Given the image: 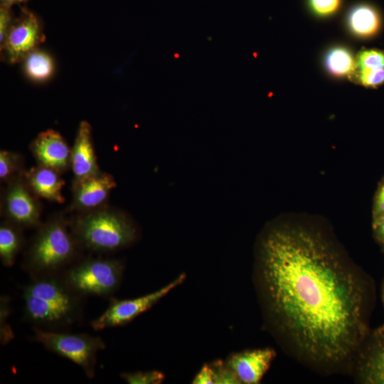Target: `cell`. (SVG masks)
Instances as JSON below:
<instances>
[{"mask_svg": "<svg viewBox=\"0 0 384 384\" xmlns=\"http://www.w3.org/2000/svg\"><path fill=\"white\" fill-rule=\"evenodd\" d=\"M253 270L265 325L282 348L318 371L352 367L369 335L368 285L328 224L301 214L269 221Z\"/></svg>", "mask_w": 384, "mask_h": 384, "instance_id": "1", "label": "cell"}, {"mask_svg": "<svg viewBox=\"0 0 384 384\" xmlns=\"http://www.w3.org/2000/svg\"><path fill=\"white\" fill-rule=\"evenodd\" d=\"M23 298L25 318L36 327L63 329L81 317L82 296L61 274L33 278L25 287Z\"/></svg>", "mask_w": 384, "mask_h": 384, "instance_id": "2", "label": "cell"}, {"mask_svg": "<svg viewBox=\"0 0 384 384\" xmlns=\"http://www.w3.org/2000/svg\"><path fill=\"white\" fill-rule=\"evenodd\" d=\"M82 248L95 252H112L133 245L139 230L123 211L105 207L79 213L69 223Z\"/></svg>", "mask_w": 384, "mask_h": 384, "instance_id": "3", "label": "cell"}, {"mask_svg": "<svg viewBox=\"0 0 384 384\" xmlns=\"http://www.w3.org/2000/svg\"><path fill=\"white\" fill-rule=\"evenodd\" d=\"M38 228L26 255L25 269L33 278L63 272L82 249L70 223L58 215Z\"/></svg>", "mask_w": 384, "mask_h": 384, "instance_id": "4", "label": "cell"}, {"mask_svg": "<svg viewBox=\"0 0 384 384\" xmlns=\"http://www.w3.org/2000/svg\"><path fill=\"white\" fill-rule=\"evenodd\" d=\"M124 270L120 260L90 257L76 261L61 276L81 296L106 297L119 288Z\"/></svg>", "mask_w": 384, "mask_h": 384, "instance_id": "5", "label": "cell"}, {"mask_svg": "<svg viewBox=\"0 0 384 384\" xmlns=\"http://www.w3.org/2000/svg\"><path fill=\"white\" fill-rule=\"evenodd\" d=\"M34 339L46 349L79 366L89 378L95 375L97 355L105 348L97 336L85 334H68L33 328Z\"/></svg>", "mask_w": 384, "mask_h": 384, "instance_id": "6", "label": "cell"}, {"mask_svg": "<svg viewBox=\"0 0 384 384\" xmlns=\"http://www.w3.org/2000/svg\"><path fill=\"white\" fill-rule=\"evenodd\" d=\"M186 279L183 272L166 286L149 294L129 299H113L108 308L91 322L96 330L124 326L137 316L151 309L172 289L181 284Z\"/></svg>", "mask_w": 384, "mask_h": 384, "instance_id": "7", "label": "cell"}, {"mask_svg": "<svg viewBox=\"0 0 384 384\" xmlns=\"http://www.w3.org/2000/svg\"><path fill=\"white\" fill-rule=\"evenodd\" d=\"M41 211L37 196L28 187L23 174L9 181L3 198V212L8 221L21 228L39 226Z\"/></svg>", "mask_w": 384, "mask_h": 384, "instance_id": "8", "label": "cell"}, {"mask_svg": "<svg viewBox=\"0 0 384 384\" xmlns=\"http://www.w3.org/2000/svg\"><path fill=\"white\" fill-rule=\"evenodd\" d=\"M44 38L40 22L37 16L27 9H23L21 15L13 20L1 50L9 63L23 60L31 51L37 48Z\"/></svg>", "mask_w": 384, "mask_h": 384, "instance_id": "9", "label": "cell"}, {"mask_svg": "<svg viewBox=\"0 0 384 384\" xmlns=\"http://www.w3.org/2000/svg\"><path fill=\"white\" fill-rule=\"evenodd\" d=\"M117 183L113 176L105 172L74 179L73 181V201L70 211L83 213L104 206Z\"/></svg>", "mask_w": 384, "mask_h": 384, "instance_id": "10", "label": "cell"}, {"mask_svg": "<svg viewBox=\"0 0 384 384\" xmlns=\"http://www.w3.org/2000/svg\"><path fill=\"white\" fill-rule=\"evenodd\" d=\"M276 357L271 348L247 349L230 353L226 363L234 370L242 383L257 384Z\"/></svg>", "mask_w": 384, "mask_h": 384, "instance_id": "11", "label": "cell"}, {"mask_svg": "<svg viewBox=\"0 0 384 384\" xmlns=\"http://www.w3.org/2000/svg\"><path fill=\"white\" fill-rule=\"evenodd\" d=\"M353 366L359 381L384 384V329L374 333L370 343L363 342Z\"/></svg>", "mask_w": 384, "mask_h": 384, "instance_id": "12", "label": "cell"}, {"mask_svg": "<svg viewBox=\"0 0 384 384\" xmlns=\"http://www.w3.org/2000/svg\"><path fill=\"white\" fill-rule=\"evenodd\" d=\"M30 149L38 164L59 172L66 171L70 166L71 149L55 130L47 129L39 133L31 143Z\"/></svg>", "mask_w": 384, "mask_h": 384, "instance_id": "13", "label": "cell"}, {"mask_svg": "<svg viewBox=\"0 0 384 384\" xmlns=\"http://www.w3.org/2000/svg\"><path fill=\"white\" fill-rule=\"evenodd\" d=\"M70 167L74 179L85 178L100 171L93 146L92 129L86 121H82L78 126L71 149Z\"/></svg>", "mask_w": 384, "mask_h": 384, "instance_id": "14", "label": "cell"}, {"mask_svg": "<svg viewBox=\"0 0 384 384\" xmlns=\"http://www.w3.org/2000/svg\"><path fill=\"white\" fill-rule=\"evenodd\" d=\"M353 82L366 87L376 88L384 84V50L363 49L355 58L348 75Z\"/></svg>", "mask_w": 384, "mask_h": 384, "instance_id": "15", "label": "cell"}, {"mask_svg": "<svg viewBox=\"0 0 384 384\" xmlns=\"http://www.w3.org/2000/svg\"><path fill=\"white\" fill-rule=\"evenodd\" d=\"M60 173L54 169L38 164L24 171L23 176L37 197L62 203L65 201L62 195L65 181Z\"/></svg>", "mask_w": 384, "mask_h": 384, "instance_id": "16", "label": "cell"}, {"mask_svg": "<svg viewBox=\"0 0 384 384\" xmlns=\"http://www.w3.org/2000/svg\"><path fill=\"white\" fill-rule=\"evenodd\" d=\"M21 228L6 221L0 225V259L5 267H11L23 245Z\"/></svg>", "mask_w": 384, "mask_h": 384, "instance_id": "17", "label": "cell"}, {"mask_svg": "<svg viewBox=\"0 0 384 384\" xmlns=\"http://www.w3.org/2000/svg\"><path fill=\"white\" fill-rule=\"evenodd\" d=\"M348 21L356 35L367 37L375 34L380 26L378 11L372 6L361 4L354 7L349 13Z\"/></svg>", "mask_w": 384, "mask_h": 384, "instance_id": "18", "label": "cell"}, {"mask_svg": "<svg viewBox=\"0 0 384 384\" xmlns=\"http://www.w3.org/2000/svg\"><path fill=\"white\" fill-rule=\"evenodd\" d=\"M23 60L26 75L34 81H46L53 74L55 68L53 60L43 50L35 49Z\"/></svg>", "mask_w": 384, "mask_h": 384, "instance_id": "19", "label": "cell"}, {"mask_svg": "<svg viewBox=\"0 0 384 384\" xmlns=\"http://www.w3.org/2000/svg\"><path fill=\"white\" fill-rule=\"evenodd\" d=\"M326 63L328 69L334 75L348 76L353 69L355 59L346 49L336 48L329 53Z\"/></svg>", "mask_w": 384, "mask_h": 384, "instance_id": "20", "label": "cell"}, {"mask_svg": "<svg viewBox=\"0 0 384 384\" xmlns=\"http://www.w3.org/2000/svg\"><path fill=\"white\" fill-rule=\"evenodd\" d=\"M20 154L7 150L0 151V178L1 181H10L24 172Z\"/></svg>", "mask_w": 384, "mask_h": 384, "instance_id": "21", "label": "cell"}, {"mask_svg": "<svg viewBox=\"0 0 384 384\" xmlns=\"http://www.w3.org/2000/svg\"><path fill=\"white\" fill-rule=\"evenodd\" d=\"M120 376L129 384H160L165 379V375L156 370L123 373Z\"/></svg>", "mask_w": 384, "mask_h": 384, "instance_id": "22", "label": "cell"}, {"mask_svg": "<svg viewBox=\"0 0 384 384\" xmlns=\"http://www.w3.org/2000/svg\"><path fill=\"white\" fill-rule=\"evenodd\" d=\"M213 370L214 384H240L242 383L234 370L220 359L210 362Z\"/></svg>", "mask_w": 384, "mask_h": 384, "instance_id": "23", "label": "cell"}, {"mask_svg": "<svg viewBox=\"0 0 384 384\" xmlns=\"http://www.w3.org/2000/svg\"><path fill=\"white\" fill-rule=\"evenodd\" d=\"M313 11L321 16L334 13L339 7L341 0H309Z\"/></svg>", "mask_w": 384, "mask_h": 384, "instance_id": "24", "label": "cell"}, {"mask_svg": "<svg viewBox=\"0 0 384 384\" xmlns=\"http://www.w3.org/2000/svg\"><path fill=\"white\" fill-rule=\"evenodd\" d=\"M372 217V220L384 218V178L375 194Z\"/></svg>", "mask_w": 384, "mask_h": 384, "instance_id": "25", "label": "cell"}, {"mask_svg": "<svg viewBox=\"0 0 384 384\" xmlns=\"http://www.w3.org/2000/svg\"><path fill=\"white\" fill-rule=\"evenodd\" d=\"M11 6L1 4L0 7V45L4 42L7 31L13 22Z\"/></svg>", "mask_w": 384, "mask_h": 384, "instance_id": "26", "label": "cell"}, {"mask_svg": "<svg viewBox=\"0 0 384 384\" xmlns=\"http://www.w3.org/2000/svg\"><path fill=\"white\" fill-rule=\"evenodd\" d=\"M193 384H214L213 370L210 363H204L194 376Z\"/></svg>", "mask_w": 384, "mask_h": 384, "instance_id": "27", "label": "cell"}, {"mask_svg": "<svg viewBox=\"0 0 384 384\" xmlns=\"http://www.w3.org/2000/svg\"><path fill=\"white\" fill-rule=\"evenodd\" d=\"M372 227L375 238L384 244V218L372 220Z\"/></svg>", "mask_w": 384, "mask_h": 384, "instance_id": "28", "label": "cell"}, {"mask_svg": "<svg viewBox=\"0 0 384 384\" xmlns=\"http://www.w3.org/2000/svg\"><path fill=\"white\" fill-rule=\"evenodd\" d=\"M27 0H1V4H4V5L11 6L14 4H20L22 2H25Z\"/></svg>", "mask_w": 384, "mask_h": 384, "instance_id": "29", "label": "cell"}, {"mask_svg": "<svg viewBox=\"0 0 384 384\" xmlns=\"http://www.w3.org/2000/svg\"><path fill=\"white\" fill-rule=\"evenodd\" d=\"M383 307H384V285L383 289Z\"/></svg>", "mask_w": 384, "mask_h": 384, "instance_id": "30", "label": "cell"}]
</instances>
